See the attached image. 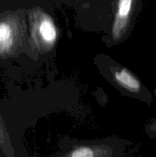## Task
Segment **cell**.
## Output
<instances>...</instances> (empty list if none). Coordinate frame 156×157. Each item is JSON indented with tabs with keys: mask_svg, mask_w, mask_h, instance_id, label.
<instances>
[{
	"mask_svg": "<svg viewBox=\"0 0 156 157\" xmlns=\"http://www.w3.org/2000/svg\"><path fill=\"white\" fill-rule=\"evenodd\" d=\"M38 33L43 41L47 44H53L56 39V29L53 21L49 17L44 16L38 24Z\"/></svg>",
	"mask_w": 156,
	"mask_h": 157,
	"instance_id": "obj_3",
	"label": "cell"
},
{
	"mask_svg": "<svg viewBox=\"0 0 156 157\" xmlns=\"http://www.w3.org/2000/svg\"><path fill=\"white\" fill-rule=\"evenodd\" d=\"M68 156H74V157H80V156H101L99 153H97L96 150H93L89 147H80L76 150H73L70 153H69Z\"/></svg>",
	"mask_w": 156,
	"mask_h": 157,
	"instance_id": "obj_4",
	"label": "cell"
},
{
	"mask_svg": "<svg viewBox=\"0 0 156 157\" xmlns=\"http://www.w3.org/2000/svg\"><path fill=\"white\" fill-rule=\"evenodd\" d=\"M136 0H119L118 10L113 28V36L114 40L121 38L127 27L129 13Z\"/></svg>",
	"mask_w": 156,
	"mask_h": 157,
	"instance_id": "obj_1",
	"label": "cell"
},
{
	"mask_svg": "<svg viewBox=\"0 0 156 157\" xmlns=\"http://www.w3.org/2000/svg\"><path fill=\"white\" fill-rule=\"evenodd\" d=\"M5 144V135L3 132V127L2 126L1 121H0V146H2Z\"/></svg>",
	"mask_w": 156,
	"mask_h": 157,
	"instance_id": "obj_6",
	"label": "cell"
},
{
	"mask_svg": "<svg viewBox=\"0 0 156 157\" xmlns=\"http://www.w3.org/2000/svg\"><path fill=\"white\" fill-rule=\"evenodd\" d=\"M115 79L125 88L133 93H140L143 91V86L136 77L127 69L122 68L117 70L114 73Z\"/></svg>",
	"mask_w": 156,
	"mask_h": 157,
	"instance_id": "obj_2",
	"label": "cell"
},
{
	"mask_svg": "<svg viewBox=\"0 0 156 157\" xmlns=\"http://www.w3.org/2000/svg\"><path fill=\"white\" fill-rule=\"evenodd\" d=\"M147 131L150 136L156 138V118L152 120L147 126Z\"/></svg>",
	"mask_w": 156,
	"mask_h": 157,
	"instance_id": "obj_5",
	"label": "cell"
}]
</instances>
